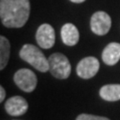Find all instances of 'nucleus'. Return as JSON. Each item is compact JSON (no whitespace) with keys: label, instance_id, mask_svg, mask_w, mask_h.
Returning a JSON list of instances; mask_svg holds the SVG:
<instances>
[{"label":"nucleus","instance_id":"obj_1","mask_svg":"<svg viewBox=\"0 0 120 120\" xmlns=\"http://www.w3.org/2000/svg\"><path fill=\"white\" fill-rule=\"evenodd\" d=\"M29 14V0H0V18L5 27H22L27 22Z\"/></svg>","mask_w":120,"mask_h":120},{"label":"nucleus","instance_id":"obj_2","mask_svg":"<svg viewBox=\"0 0 120 120\" xmlns=\"http://www.w3.org/2000/svg\"><path fill=\"white\" fill-rule=\"evenodd\" d=\"M19 56L21 59L29 63L35 69L40 72H47L49 70V61L48 58L39 50L36 46L32 44H25L20 49Z\"/></svg>","mask_w":120,"mask_h":120},{"label":"nucleus","instance_id":"obj_3","mask_svg":"<svg viewBox=\"0 0 120 120\" xmlns=\"http://www.w3.org/2000/svg\"><path fill=\"white\" fill-rule=\"evenodd\" d=\"M49 71L58 79H66L71 73V66L68 58L62 53H53L48 58Z\"/></svg>","mask_w":120,"mask_h":120},{"label":"nucleus","instance_id":"obj_4","mask_svg":"<svg viewBox=\"0 0 120 120\" xmlns=\"http://www.w3.org/2000/svg\"><path fill=\"white\" fill-rule=\"evenodd\" d=\"M14 82L22 91L32 92L36 88L37 77L35 73L27 68H22L14 74Z\"/></svg>","mask_w":120,"mask_h":120},{"label":"nucleus","instance_id":"obj_5","mask_svg":"<svg viewBox=\"0 0 120 120\" xmlns=\"http://www.w3.org/2000/svg\"><path fill=\"white\" fill-rule=\"evenodd\" d=\"M111 27V18L104 11H97L92 15L90 20V28L96 35H105Z\"/></svg>","mask_w":120,"mask_h":120},{"label":"nucleus","instance_id":"obj_6","mask_svg":"<svg viewBox=\"0 0 120 120\" xmlns=\"http://www.w3.org/2000/svg\"><path fill=\"white\" fill-rule=\"evenodd\" d=\"M99 70V61L97 58L89 56L80 60L76 67V72L78 76L83 79H89L95 76Z\"/></svg>","mask_w":120,"mask_h":120},{"label":"nucleus","instance_id":"obj_7","mask_svg":"<svg viewBox=\"0 0 120 120\" xmlns=\"http://www.w3.org/2000/svg\"><path fill=\"white\" fill-rule=\"evenodd\" d=\"M35 38L38 45L44 49H49L55 43V31L51 25L44 23L37 29Z\"/></svg>","mask_w":120,"mask_h":120},{"label":"nucleus","instance_id":"obj_8","mask_svg":"<svg viewBox=\"0 0 120 120\" xmlns=\"http://www.w3.org/2000/svg\"><path fill=\"white\" fill-rule=\"evenodd\" d=\"M28 109V103L23 97L13 96L5 102V110L11 116L23 115Z\"/></svg>","mask_w":120,"mask_h":120},{"label":"nucleus","instance_id":"obj_9","mask_svg":"<svg viewBox=\"0 0 120 120\" xmlns=\"http://www.w3.org/2000/svg\"><path fill=\"white\" fill-rule=\"evenodd\" d=\"M102 60L109 66L115 65L120 60V43L112 42L108 44L102 52Z\"/></svg>","mask_w":120,"mask_h":120},{"label":"nucleus","instance_id":"obj_10","mask_svg":"<svg viewBox=\"0 0 120 120\" xmlns=\"http://www.w3.org/2000/svg\"><path fill=\"white\" fill-rule=\"evenodd\" d=\"M61 38L63 43L68 46H73L77 44L79 40V32L76 26L72 23H66L63 25L61 28Z\"/></svg>","mask_w":120,"mask_h":120},{"label":"nucleus","instance_id":"obj_11","mask_svg":"<svg viewBox=\"0 0 120 120\" xmlns=\"http://www.w3.org/2000/svg\"><path fill=\"white\" fill-rule=\"evenodd\" d=\"M100 97L106 101L120 100V84H107L101 87Z\"/></svg>","mask_w":120,"mask_h":120},{"label":"nucleus","instance_id":"obj_12","mask_svg":"<svg viewBox=\"0 0 120 120\" xmlns=\"http://www.w3.org/2000/svg\"><path fill=\"white\" fill-rule=\"evenodd\" d=\"M10 56V43L4 36H0V69H4Z\"/></svg>","mask_w":120,"mask_h":120},{"label":"nucleus","instance_id":"obj_13","mask_svg":"<svg viewBox=\"0 0 120 120\" xmlns=\"http://www.w3.org/2000/svg\"><path fill=\"white\" fill-rule=\"evenodd\" d=\"M76 120H110L106 117H102V116H96V115H91V114H80L78 115Z\"/></svg>","mask_w":120,"mask_h":120},{"label":"nucleus","instance_id":"obj_14","mask_svg":"<svg viewBox=\"0 0 120 120\" xmlns=\"http://www.w3.org/2000/svg\"><path fill=\"white\" fill-rule=\"evenodd\" d=\"M4 98H5V90H4V88L2 87H0V101H2L4 100Z\"/></svg>","mask_w":120,"mask_h":120},{"label":"nucleus","instance_id":"obj_15","mask_svg":"<svg viewBox=\"0 0 120 120\" xmlns=\"http://www.w3.org/2000/svg\"><path fill=\"white\" fill-rule=\"evenodd\" d=\"M71 2H74V3H82V2H84L85 0H70Z\"/></svg>","mask_w":120,"mask_h":120}]
</instances>
